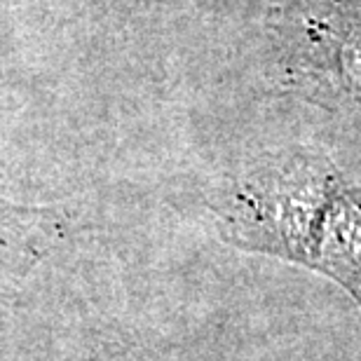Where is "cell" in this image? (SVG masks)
Returning <instances> with one entry per match:
<instances>
[{"label": "cell", "mask_w": 361, "mask_h": 361, "mask_svg": "<svg viewBox=\"0 0 361 361\" xmlns=\"http://www.w3.org/2000/svg\"><path fill=\"white\" fill-rule=\"evenodd\" d=\"M244 244L326 270L361 298V192L326 162L286 160L244 178Z\"/></svg>", "instance_id": "6da1fadb"}]
</instances>
